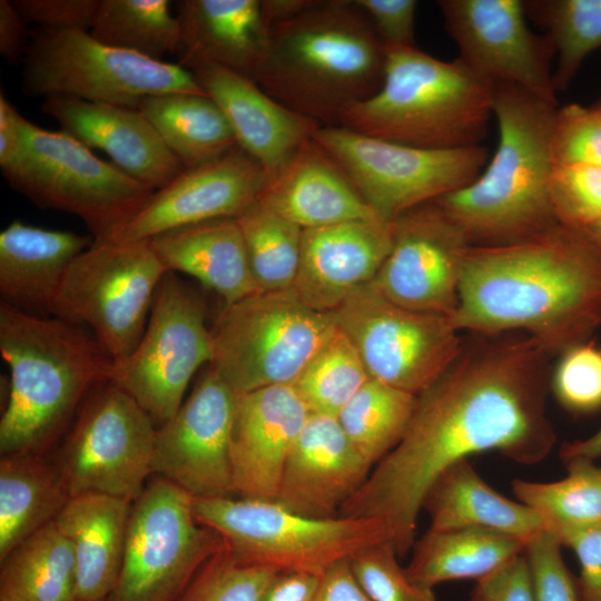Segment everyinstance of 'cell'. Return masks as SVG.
<instances>
[{
	"label": "cell",
	"instance_id": "6da1fadb",
	"mask_svg": "<svg viewBox=\"0 0 601 601\" xmlns=\"http://www.w3.org/2000/svg\"><path fill=\"white\" fill-rule=\"evenodd\" d=\"M480 337L417 396L401 442L339 511L381 520L398 555L413 548L424 499L450 466L487 451L531 465L555 444L545 405L553 355L529 336Z\"/></svg>",
	"mask_w": 601,
	"mask_h": 601
},
{
	"label": "cell",
	"instance_id": "7a4b0ae2",
	"mask_svg": "<svg viewBox=\"0 0 601 601\" xmlns=\"http://www.w3.org/2000/svg\"><path fill=\"white\" fill-rule=\"evenodd\" d=\"M460 332H523L550 354L589 341L601 326V245L555 225L502 245H471L452 316Z\"/></svg>",
	"mask_w": 601,
	"mask_h": 601
},
{
	"label": "cell",
	"instance_id": "3957f363",
	"mask_svg": "<svg viewBox=\"0 0 601 601\" xmlns=\"http://www.w3.org/2000/svg\"><path fill=\"white\" fill-rule=\"evenodd\" d=\"M0 353L9 367L0 453L48 451L81 406L110 381L114 359L82 326L0 304Z\"/></svg>",
	"mask_w": 601,
	"mask_h": 601
},
{
	"label": "cell",
	"instance_id": "277c9868",
	"mask_svg": "<svg viewBox=\"0 0 601 601\" xmlns=\"http://www.w3.org/2000/svg\"><path fill=\"white\" fill-rule=\"evenodd\" d=\"M269 31L267 55L254 80L321 126H338L348 107L382 86L385 47L354 0H318Z\"/></svg>",
	"mask_w": 601,
	"mask_h": 601
},
{
	"label": "cell",
	"instance_id": "5b68a950",
	"mask_svg": "<svg viewBox=\"0 0 601 601\" xmlns=\"http://www.w3.org/2000/svg\"><path fill=\"white\" fill-rule=\"evenodd\" d=\"M555 110L521 87L494 83L495 152L474 181L434 200L472 245L515 243L559 224L550 194Z\"/></svg>",
	"mask_w": 601,
	"mask_h": 601
},
{
	"label": "cell",
	"instance_id": "8992f818",
	"mask_svg": "<svg viewBox=\"0 0 601 601\" xmlns=\"http://www.w3.org/2000/svg\"><path fill=\"white\" fill-rule=\"evenodd\" d=\"M494 83L459 58L443 61L416 47L385 48L381 88L348 107L338 126L424 149L480 145L493 117Z\"/></svg>",
	"mask_w": 601,
	"mask_h": 601
},
{
	"label": "cell",
	"instance_id": "52a82bcc",
	"mask_svg": "<svg viewBox=\"0 0 601 601\" xmlns=\"http://www.w3.org/2000/svg\"><path fill=\"white\" fill-rule=\"evenodd\" d=\"M193 510L201 524L220 534L239 561L278 572L322 575L367 546L391 543L388 530L378 519L311 518L272 500L194 497Z\"/></svg>",
	"mask_w": 601,
	"mask_h": 601
},
{
	"label": "cell",
	"instance_id": "ba28073f",
	"mask_svg": "<svg viewBox=\"0 0 601 601\" xmlns=\"http://www.w3.org/2000/svg\"><path fill=\"white\" fill-rule=\"evenodd\" d=\"M337 329L334 313L313 309L293 288L259 290L224 305L210 365L238 395L293 385Z\"/></svg>",
	"mask_w": 601,
	"mask_h": 601
},
{
	"label": "cell",
	"instance_id": "9c48e42d",
	"mask_svg": "<svg viewBox=\"0 0 601 601\" xmlns=\"http://www.w3.org/2000/svg\"><path fill=\"white\" fill-rule=\"evenodd\" d=\"M21 63V89L29 97L68 96L137 109L150 96L205 95L180 65L108 46L87 31L37 27Z\"/></svg>",
	"mask_w": 601,
	"mask_h": 601
},
{
	"label": "cell",
	"instance_id": "30bf717a",
	"mask_svg": "<svg viewBox=\"0 0 601 601\" xmlns=\"http://www.w3.org/2000/svg\"><path fill=\"white\" fill-rule=\"evenodd\" d=\"M4 178L36 206L79 217L95 243L116 240L154 193L63 130L29 120L24 155Z\"/></svg>",
	"mask_w": 601,
	"mask_h": 601
},
{
	"label": "cell",
	"instance_id": "8fae6325",
	"mask_svg": "<svg viewBox=\"0 0 601 601\" xmlns=\"http://www.w3.org/2000/svg\"><path fill=\"white\" fill-rule=\"evenodd\" d=\"M313 139L343 169L376 216L386 221L470 185L490 159L481 145L424 149L342 126H321Z\"/></svg>",
	"mask_w": 601,
	"mask_h": 601
},
{
	"label": "cell",
	"instance_id": "7c38bea8",
	"mask_svg": "<svg viewBox=\"0 0 601 601\" xmlns=\"http://www.w3.org/2000/svg\"><path fill=\"white\" fill-rule=\"evenodd\" d=\"M167 273L148 239L93 242L69 266L56 317L89 326L114 362L121 361L139 344Z\"/></svg>",
	"mask_w": 601,
	"mask_h": 601
},
{
	"label": "cell",
	"instance_id": "4fadbf2b",
	"mask_svg": "<svg viewBox=\"0 0 601 601\" xmlns=\"http://www.w3.org/2000/svg\"><path fill=\"white\" fill-rule=\"evenodd\" d=\"M194 496L158 477L132 503L122 564L106 601H175L221 548L219 533L201 524Z\"/></svg>",
	"mask_w": 601,
	"mask_h": 601
},
{
	"label": "cell",
	"instance_id": "5bb4252c",
	"mask_svg": "<svg viewBox=\"0 0 601 601\" xmlns=\"http://www.w3.org/2000/svg\"><path fill=\"white\" fill-rule=\"evenodd\" d=\"M211 329L203 298L176 273L160 280L144 335L134 352L114 362L110 382L130 395L156 426L184 403L195 373L210 364Z\"/></svg>",
	"mask_w": 601,
	"mask_h": 601
},
{
	"label": "cell",
	"instance_id": "9a60e30c",
	"mask_svg": "<svg viewBox=\"0 0 601 601\" xmlns=\"http://www.w3.org/2000/svg\"><path fill=\"white\" fill-rule=\"evenodd\" d=\"M156 430L148 413L116 384L96 387L53 459L70 496L101 493L134 503L152 474Z\"/></svg>",
	"mask_w": 601,
	"mask_h": 601
},
{
	"label": "cell",
	"instance_id": "2e32d148",
	"mask_svg": "<svg viewBox=\"0 0 601 601\" xmlns=\"http://www.w3.org/2000/svg\"><path fill=\"white\" fill-rule=\"evenodd\" d=\"M371 378L418 396L463 347L452 317L401 307L366 284L333 312Z\"/></svg>",
	"mask_w": 601,
	"mask_h": 601
},
{
	"label": "cell",
	"instance_id": "e0dca14e",
	"mask_svg": "<svg viewBox=\"0 0 601 601\" xmlns=\"http://www.w3.org/2000/svg\"><path fill=\"white\" fill-rule=\"evenodd\" d=\"M437 6L459 59L470 69L493 83L515 85L556 104L554 50L546 35L530 30L525 1L440 0Z\"/></svg>",
	"mask_w": 601,
	"mask_h": 601
},
{
	"label": "cell",
	"instance_id": "ac0fdd59",
	"mask_svg": "<svg viewBox=\"0 0 601 601\" xmlns=\"http://www.w3.org/2000/svg\"><path fill=\"white\" fill-rule=\"evenodd\" d=\"M237 398L208 364L174 416L157 426L152 473L194 497L234 495L230 445Z\"/></svg>",
	"mask_w": 601,
	"mask_h": 601
},
{
	"label": "cell",
	"instance_id": "d6986e66",
	"mask_svg": "<svg viewBox=\"0 0 601 601\" xmlns=\"http://www.w3.org/2000/svg\"><path fill=\"white\" fill-rule=\"evenodd\" d=\"M471 245L436 203L412 208L393 221L392 248L372 285L401 307L452 317Z\"/></svg>",
	"mask_w": 601,
	"mask_h": 601
},
{
	"label": "cell",
	"instance_id": "ffe728a7",
	"mask_svg": "<svg viewBox=\"0 0 601 601\" xmlns=\"http://www.w3.org/2000/svg\"><path fill=\"white\" fill-rule=\"evenodd\" d=\"M267 185L263 167L236 146L215 160L185 168L154 191L114 242L147 240L181 226L237 218Z\"/></svg>",
	"mask_w": 601,
	"mask_h": 601
},
{
	"label": "cell",
	"instance_id": "44dd1931",
	"mask_svg": "<svg viewBox=\"0 0 601 601\" xmlns=\"http://www.w3.org/2000/svg\"><path fill=\"white\" fill-rule=\"evenodd\" d=\"M392 243L393 221L381 218L304 229L293 289L313 309L333 313L373 282Z\"/></svg>",
	"mask_w": 601,
	"mask_h": 601
},
{
	"label": "cell",
	"instance_id": "7402d4cb",
	"mask_svg": "<svg viewBox=\"0 0 601 601\" xmlns=\"http://www.w3.org/2000/svg\"><path fill=\"white\" fill-rule=\"evenodd\" d=\"M309 414L293 385L238 395L230 445L234 494L275 501L286 459Z\"/></svg>",
	"mask_w": 601,
	"mask_h": 601
},
{
	"label": "cell",
	"instance_id": "603a6c76",
	"mask_svg": "<svg viewBox=\"0 0 601 601\" xmlns=\"http://www.w3.org/2000/svg\"><path fill=\"white\" fill-rule=\"evenodd\" d=\"M372 470L336 417L311 413L286 459L275 501L302 515L335 518Z\"/></svg>",
	"mask_w": 601,
	"mask_h": 601
},
{
	"label": "cell",
	"instance_id": "cb8c5ba5",
	"mask_svg": "<svg viewBox=\"0 0 601 601\" xmlns=\"http://www.w3.org/2000/svg\"><path fill=\"white\" fill-rule=\"evenodd\" d=\"M205 95L224 112L237 145L275 180L321 127L285 107L252 78L216 65L190 69Z\"/></svg>",
	"mask_w": 601,
	"mask_h": 601
},
{
	"label": "cell",
	"instance_id": "d4e9b609",
	"mask_svg": "<svg viewBox=\"0 0 601 601\" xmlns=\"http://www.w3.org/2000/svg\"><path fill=\"white\" fill-rule=\"evenodd\" d=\"M41 109L61 130L88 148L102 150L114 165L154 191L185 169L136 108L50 96L43 99Z\"/></svg>",
	"mask_w": 601,
	"mask_h": 601
},
{
	"label": "cell",
	"instance_id": "484cf974",
	"mask_svg": "<svg viewBox=\"0 0 601 601\" xmlns=\"http://www.w3.org/2000/svg\"><path fill=\"white\" fill-rule=\"evenodd\" d=\"M181 67L216 65L255 79L269 45L260 0H180Z\"/></svg>",
	"mask_w": 601,
	"mask_h": 601
},
{
	"label": "cell",
	"instance_id": "4316f807",
	"mask_svg": "<svg viewBox=\"0 0 601 601\" xmlns=\"http://www.w3.org/2000/svg\"><path fill=\"white\" fill-rule=\"evenodd\" d=\"M93 244L91 235L11 221L0 233L1 303L38 316H57L65 275Z\"/></svg>",
	"mask_w": 601,
	"mask_h": 601
},
{
	"label": "cell",
	"instance_id": "83f0119b",
	"mask_svg": "<svg viewBox=\"0 0 601 601\" xmlns=\"http://www.w3.org/2000/svg\"><path fill=\"white\" fill-rule=\"evenodd\" d=\"M259 201L303 229L378 218L335 160L312 138Z\"/></svg>",
	"mask_w": 601,
	"mask_h": 601
},
{
	"label": "cell",
	"instance_id": "f1b7e54d",
	"mask_svg": "<svg viewBox=\"0 0 601 601\" xmlns=\"http://www.w3.org/2000/svg\"><path fill=\"white\" fill-rule=\"evenodd\" d=\"M148 240L168 272L193 276L224 305L259 292L236 218L181 226Z\"/></svg>",
	"mask_w": 601,
	"mask_h": 601
},
{
	"label": "cell",
	"instance_id": "f546056e",
	"mask_svg": "<svg viewBox=\"0 0 601 601\" xmlns=\"http://www.w3.org/2000/svg\"><path fill=\"white\" fill-rule=\"evenodd\" d=\"M132 503L112 495L71 496L55 523L73 548L78 601H104L114 590L122 564Z\"/></svg>",
	"mask_w": 601,
	"mask_h": 601
},
{
	"label": "cell",
	"instance_id": "4dcf8cb0",
	"mask_svg": "<svg viewBox=\"0 0 601 601\" xmlns=\"http://www.w3.org/2000/svg\"><path fill=\"white\" fill-rule=\"evenodd\" d=\"M431 530L481 528L502 532L526 543L546 530L543 518L530 506L493 490L467 460L445 470L430 487L424 502Z\"/></svg>",
	"mask_w": 601,
	"mask_h": 601
},
{
	"label": "cell",
	"instance_id": "1f68e13d",
	"mask_svg": "<svg viewBox=\"0 0 601 601\" xmlns=\"http://www.w3.org/2000/svg\"><path fill=\"white\" fill-rule=\"evenodd\" d=\"M70 497L48 454L1 455L0 561L24 539L53 522Z\"/></svg>",
	"mask_w": 601,
	"mask_h": 601
},
{
	"label": "cell",
	"instance_id": "d6a6232c",
	"mask_svg": "<svg viewBox=\"0 0 601 601\" xmlns=\"http://www.w3.org/2000/svg\"><path fill=\"white\" fill-rule=\"evenodd\" d=\"M413 548L406 574L414 583L433 589L446 581H477L524 553L525 543L489 529H428Z\"/></svg>",
	"mask_w": 601,
	"mask_h": 601
},
{
	"label": "cell",
	"instance_id": "836d02e7",
	"mask_svg": "<svg viewBox=\"0 0 601 601\" xmlns=\"http://www.w3.org/2000/svg\"><path fill=\"white\" fill-rule=\"evenodd\" d=\"M137 109L185 168L215 160L238 146L224 112L206 95L150 96L144 98Z\"/></svg>",
	"mask_w": 601,
	"mask_h": 601
},
{
	"label": "cell",
	"instance_id": "e575fe53",
	"mask_svg": "<svg viewBox=\"0 0 601 601\" xmlns=\"http://www.w3.org/2000/svg\"><path fill=\"white\" fill-rule=\"evenodd\" d=\"M0 601H78L73 548L55 521L1 561Z\"/></svg>",
	"mask_w": 601,
	"mask_h": 601
},
{
	"label": "cell",
	"instance_id": "d590c367",
	"mask_svg": "<svg viewBox=\"0 0 601 601\" xmlns=\"http://www.w3.org/2000/svg\"><path fill=\"white\" fill-rule=\"evenodd\" d=\"M568 475L556 482H512L519 501L536 511L546 530L561 535L601 528V466L575 457L563 461Z\"/></svg>",
	"mask_w": 601,
	"mask_h": 601
},
{
	"label": "cell",
	"instance_id": "8d00e7d4",
	"mask_svg": "<svg viewBox=\"0 0 601 601\" xmlns=\"http://www.w3.org/2000/svg\"><path fill=\"white\" fill-rule=\"evenodd\" d=\"M417 396L370 378L336 416L346 436L374 467L403 439Z\"/></svg>",
	"mask_w": 601,
	"mask_h": 601
},
{
	"label": "cell",
	"instance_id": "74e56055",
	"mask_svg": "<svg viewBox=\"0 0 601 601\" xmlns=\"http://www.w3.org/2000/svg\"><path fill=\"white\" fill-rule=\"evenodd\" d=\"M89 33L108 46L164 61L178 53L180 27L168 0H100Z\"/></svg>",
	"mask_w": 601,
	"mask_h": 601
},
{
	"label": "cell",
	"instance_id": "f35d334b",
	"mask_svg": "<svg viewBox=\"0 0 601 601\" xmlns=\"http://www.w3.org/2000/svg\"><path fill=\"white\" fill-rule=\"evenodd\" d=\"M259 290L293 288L304 229L259 201L236 218Z\"/></svg>",
	"mask_w": 601,
	"mask_h": 601
},
{
	"label": "cell",
	"instance_id": "ab89813d",
	"mask_svg": "<svg viewBox=\"0 0 601 601\" xmlns=\"http://www.w3.org/2000/svg\"><path fill=\"white\" fill-rule=\"evenodd\" d=\"M525 8L546 30L555 57L554 87L564 90L585 58L601 49V0L525 1Z\"/></svg>",
	"mask_w": 601,
	"mask_h": 601
},
{
	"label": "cell",
	"instance_id": "60d3db41",
	"mask_svg": "<svg viewBox=\"0 0 601 601\" xmlns=\"http://www.w3.org/2000/svg\"><path fill=\"white\" fill-rule=\"evenodd\" d=\"M370 378L356 347L338 327L293 386L311 413L336 417Z\"/></svg>",
	"mask_w": 601,
	"mask_h": 601
},
{
	"label": "cell",
	"instance_id": "b9f144b4",
	"mask_svg": "<svg viewBox=\"0 0 601 601\" xmlns=\"http://www.w3.org/2000/svg\"><path fill=\"white\" fill-rule=\"evenodd\" d=\"M277 572L243 563L224 542L175 601H259Z\"/></svg>",
	"mask_w": 601,
	"mask_h": 601
},
{
	"label": "cell",
	"instance_id": "7bdbcfd3",
	"mask_svg": "<svg viewBox=\"0 0 601 601\" xmlns=\"http://www.w3.org/2000/svg\"><path fill=\"white\" fill-rule=\"evenodd\" d=\"M551 378L558 402L574 414L601 410V346L592 341L575 344L559 355Z\"/></svg>",
	"mask_w": 601,
	"mask_h": 601
},
{
	"label": "cell",
	"instance_id": "ee69618b",
	"mask_svg": "<svg viewBox=\"0 0 601 601\" xmlns=\"http://www.w3.org/2000/svg\"><path fill=\"white\" fill-rule=\"evenodd\" d=\"M550 194L558 223L587 234L601 218V167L554 166Z\"/></svg>",
	"mask_w": 601,
	"mask_h": 601
},
{
	"label": "cell",
	"instance_id": "f6af8a7d",
	"mask_svg": "<svg viewBox=\"0 0 601 601\" xmlns=\"http://www.w3.org/2000/svg\"><path fill=\"white\" fill-rule=\"evenodd\" d=\"M390 542L367 546L349 559L352 571L372 601H437L433 589L414 583Z\"/></svg>",
	"mask_w": 601,
	"mask_h": 601
},
{
	"label": "cell",
	"instance_id": "bcb514c9",
	"mask_svg": "<svg viewBox=\"0 0 601 601\" xmlns=\"http://www.w3.org/2000/svg\"><path fill=\"white\" fill-rule=\"evenodd\" d=\"M551 151L554 166L601 167V110L579 104L556 109Z\"/></svg>",
	"mask_w": 601,
	"mask_h": 601
},
{
	"label": "cell",
	"instance_id": "7dc6e473",
	"mask_svg": "<svg viewBox=\"0 0 601 601\" xmlns=\"http://www.w3.org/2000/svg\"><path fill=\"white\" fill-rule=\"evenodd\" d=\"M561 546L550 530L539 532L525 543L534 601H584L579 578L566 568Z\"/></svg>",
	"mask_w": 601,
	"mask_h": 601
},
{
	"label": "cell",
	"instance_id": "c3c4849f",
	"mask_svg": "<svg viewBox=\"0 0 601 601\" xmlns=\"http://www.w3.org/2000/svg\"><path fill=\"white\" fill-rule=\"evenodd\" d=\"M100 0H14L28 23L55 31H87L92 28Z\"/></svg>",
	"mask_w": 601,
	"mask_h": 601
},
{
	"label": "cell",
	"instance_id": "681fc988",
	"mask_svg": "<svg viewBox=\"0 0 601 601\" xmlns=\"http://www.w3.org/2000/svg\"><path fill=\"white\" fill-rule=\"evenodd\" d=\"M385 48L415 47V0H354Z\"/></svg>",
	"mask_w": 601,
	"mask_h": 601
},
{
	"label": "cell",
	"instance_id": "f907efd6",
	"mask_svg": "<svg viewBox=\"0 0 601 601\" xmlns=\"http://www.w3.org/2000/svg\"><path fill=\"white\" fill-rule=\"evenodd\" d=\"M470 601H534L525 554L477 580Z\"/></svg>",
	"mask_w": 601,
	"mask_h": 601
},
{
	"label": "cell",
	"instance_id": "816d5d0a",
	"mask_svg": "<svg viewBox=\"0 0 601 601\" xmlns=\"http://www.w3.org/2000/svg\"><path fill=\"white\" fill-rule=\"evenodd\" d=\"M559 540L572 549L579 560L583 600L601 601V528L569 532Z\"/></svg>",
	"mask_w": 601,
	"mask_h": 601
},
{
	"label": "cell",
	"instance_id": "f5cc1de1",
	"mask_svg": "<svg viewBox=\"0 0 601 601\" xmlns=\"http://www.w3.org/2000/svg\"><path fill=\"white\" fill-rule=\"evenodd\" d=\"M27 122L17 108L0 93V168L3 177L19 166L27 146Z\"/></svg>",
	"mask_w": 601,
	"mask_h": 601
},
{
	"label": "cell",
	"instance_id": "db71d44e",
	"mask_svg": "<svg viewBox=\"0 0 601 601\" xmlns=\"http://www.w3.org/2000/svg\"><path fill=\"white\" fill-rule=\"evenodd\" d=\"M313 601H372L357 582L349 559L331 565L321 577Z\"/></svg>",
	"mask_w": 601,
	"mask_h": 601
},
{
	"label": "cell",
	"instance_id": "11a10c76",
	"mask_svg": "<svg viewBox=\"0 0 601 601\" xmlns=\"http://www.w3.org/2000/svg\"><path fill=\"white\" fill-rule=\"evenodd\" d=\"M31 31L11 1L0 0V53L9 63H21Z\"/></svg>",
	"mask_w": 601,
	"mask_h": 601
},
{
	"label": "cell",
	"instance_id": "9f6ffc18",
	"mask_svg": "<svg viewBox=\"0 0 601 601\" xmlns=\"http://www.w3.org/2000/svg\"><path fill=\"white\" fill-rule=\"evenodd\" d=\"M321 577L311 572H277L264 589L259 601H313Z\"/></svg>",
	"mask_w": 601,
	"mask_h": 601
},
{
	"label": "cell",
	"instance_id": "6f0895ef",
	"mask_svg": "<svg viewBox=\"0 0 601 601\" xmlns=\"http://www.w3.org/2000/svg\"><path fill=\"white\" fill-rule=\"evenodd\" d=\"M318 0H260L262 16L269 30L300 16Z\"/></svg>",
	"mask_w": 601,
	"mask_h": 601
},
{
	"label": "cell",
	"instance_id": "680465c9",
	"mask_svg": "<svg viewBox=\"0 0 601 601\" xmlns=\"http://www.w3.org/2000/svg\"><path fill=\"white\" fill-rule=\"evenodd\" d=\"M563 461L581 457L591 461L601 459V427L587 439L564 443L560 450Z\"/></svg>",
	"mask_w": 601,
	"mask_h": 601
},
{
	"label": "cell",
	"instance_id": "91938a15",
	"mask_svg": "<svg viewBox=\"0 0 601 601\" xmlns=\"http://www.w3.org/2000/svg\"><path fill=\"white\" fill-rule=\"evenodd\" d=\"M585 235H588L595 243L601 245V218L592 226V228Z\"/></svg>",
	"mask_w": 601,
	"mask_h": 601
},
{
	"label": "cell",
	"instance_id": "94428289",
	"mask_svg": "<svg viewBox=\"0 0 601 601\" xmlns=\"http://www.w3.org/2000/svg\"><path fill=\"white\" fill-rule=\"evenodd\" d=\"M595 106L601 110V100Z\"/></svg>",
	"mask_w": 601,
	"mask_h": 601
},
{
	"label": "cell",
	"instance_id": "6125c7cd",
	"mask_svg": "<svg viewBox=\"0 0 601 601\" xmlns=\"http://www.w3.org/2000/svg\"><path fill=\"white\" fill-rule=\"evenodd\" d=\"M104 601H106V600H104Z\"/></svg>",
	"mask_w": 601,
	"mask_h": 601
}]
</instances>
